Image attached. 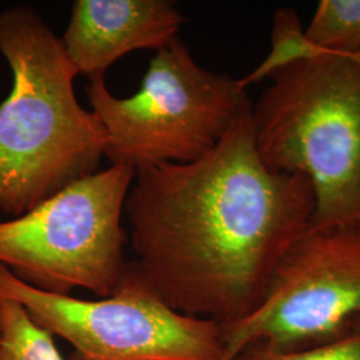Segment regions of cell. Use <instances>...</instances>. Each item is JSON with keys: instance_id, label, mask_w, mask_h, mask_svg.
Listing matches in <instances>:
<instances>
[{"instance_id": "cell-8", "label": "cell", "mask_w": 360, "mask_h": 360, "mask_svg": "<svg viewBox=\"0 0 360 360\" xmlns=\"http://www.w3.org/2000/svg\"><path fill=\"white\" fill-rule=\"evenodd\" d=\"M183 22L169 0H77L60 40L77 75L94 79L129 52L162 50Z\"/></svg>"}, {"instance_id": "cell-3", "label": "cell", "mask_w": 360, "mask_h": 360, "mask_svg": "<svg viewBox=\"0 0 360 360\" xmlns=\"http://www.w3.org/2000/svg\"><path fill=\"white\" fill-rule=\"evenodd\" d=\"M271 79L252 103L262 162L309 180L311 223H360L359 62L316 49Z\"/></svg>"}, {"instance_id": "cell-10", "label": "cell", "mask_w": 360, "mask_h": 360, "mask_svg": "<svg viewBox=\"0 0 360 360\" xmlns=\"http://www.w3.org/2000/svg\"><path fill=\"white\" fill-rule=\"evenodd\" d=\"M306 37L321 51H360V0L319 1Z\"/></svg>"}, {"instance_id": "cell-4", "label": "cell", "mask_w": 360, "mask_h": 360, "mask_svg": "<svg viewBox=\"0 0 360 360\" xmlns=\"http://www.w3.org/2000/svg\"><path fill=\"white\" fill-rule=\"evenodd\" d=\"M86 94L107 135L104 156L134 171L202 158L252 107L239 79L199 65L179 37L156 51L135 95H112L104 77Z\"/></svg>"}, {"instance_id": "cell-9", "label": "cell", "mask_w": 360, "mask_h": 360, "mask_svg": "<svg viewBox=\"0 0 360 360\" xmlns=\"http://www.w3.org/2000/svg\"><path fill=\"white\" fill-rule=\"evenodd\" d=\"M0 360H65L53 335L39 326L19 303L0 297Z\"/></svg>"}, {"instance_id": "cell-12", "label": "cell", "mask_w": 360, "mask_h": 360, "mask_svg": "<svg viewBox=\"0 0 360 360\" xmlns=\"http://www.w3.org/2000/svg\"><path fill=\"white\" fill-rule=\"evenodd\" d=\"M233 360H360V319L342 334L309 346L281 347L254 343Z\"/></svg>"}, {"instance_id": "cell-13", "label": "cell", "mask_w": 360, "mask_h": 360, "mask_svg": "<svg viewBox=\"0 0 360 360\" xmlns=\"http://www.w3.org/2000/svg\"><path fill=\"white\" fill-rule=\"evenodd\" d=\"M342 55H346V56H349L351 59H354V60H356V62H359L360 63V51L352 52V53H342Z\"/></svg>"}, {"instance_id": "cell-14", "label": "cell", "mask_w": 360, "mask_h": 360, "mask_svg": "<svg viewBox=\"0 0 360 360\" xmlns=\"http://www.w3.org/2000/svg\"><path fill=\"white\" fill-rule=\"evenodd\" d=\"M0 339H1V316H0Z\"/></svg>"}, {"instance_id": "cell-1", "label": "cell", "mask_w": 360, "mask_h": 360, "mask_svg": "<svg viewBox=\"0 0 360 360\" xmlns=\"http://www.w3.org/2000/svg\"><path fill=\"white\" fill-rule=\"evenodd\" d=\"M124 212L135 263L160 297L226 326L263 299L311 224L314 193L304 176L262 162L251 107L202 158L135 171Z\"/></svg>"}, {"instance_id": "cell-7", "label": "cell", "mask_w": 360, "mask_h": 360, "mask_svg": "<svg viewBox=\"0 0 360 360\" xmlns=\"http://www.w3.org/2000/svg\"><path fill=\"white\" fill-rule=\"evenodd\" d=\"M359 319L360 223H311L285 251L257 307L221 326L223 360L254 343L309 346Z\"/></svg>"}, {"instance_id": "cell-6", "label": "cell", "mask_w": 360, "mask_h": 360, "mask_svg": "<svg viewBox=\"0 0 360 360\" xmlns=\"http://www.w3.org/2000/svg\"><path fill=\"white\" fill-rule=\"evenodd\" d=\"M0 297L19 303L77 360H223L221 326L180 314L129 262L114 292L98 300L58 295L0 266Z\"/></svg>"}, {"instance_id": "cell-11", "label": "cell", "mask_w": 360, "mask_h": 360, "mask_svg": "<svg viewBox=\"0 0 360 360\" xmlns=\"http://www.w3.org/2000/svg\"><path fill=\"white\" fill-rule=\"evenodd\" d=\"M315 52L316 47L306 37L299 15L291 8H279L272 16L270 51L255 70L239 80L247 89L287 65L309 59Z\"/></svg>"}, {"instance_id": "cell-2", "label": "cell", "mask_w": 360, "mask_h": 360, "mask_svg": "<svg viewBox=\"0 0 360 360\" xmlns=\"http://www.w3.org/2000/svg\"><path fill=\"white\" fill-rule=\"evenodd\" d=\"M0 52L13 74L0 104V211L16 218L96 172L107 135L77 102V70L35 10L0 11Z\"/></svg>"}, {"instance_id": "cell-5", "label": "cell", "mask_w": 360, "mask_h": 360, "mask_svg": "<svg viewBox=\"0 0 360 360\" xmlns=\"http://www.w3.org/2000/svg\"><path fill=\"white\" fill-rule=\"evenodd\" d=\"M134 176L111 165L0 221V266L46 292L111 295L129 263L122 217Z\"/></svg>"}]
</instances>
